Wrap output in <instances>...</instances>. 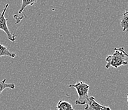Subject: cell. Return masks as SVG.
Wrapping results in <instances>:
<instances>
[{
	"instance_id": "cell-1",
	"label": "cell",
	"mask_w": 128,
	"mask_h": 110,
	"mask_svg": "<svg viewBox=\"0 0 128 110\" xmlns=\"http://www.w3.org/2000/svg\"><path fill=\"white\" fill-rule=\"evenodd\" d=\"M114 54L111 55H108L106 58V61L107 64L106 68L108 69L110 67L115 68H118L122 66H125L128 64L126 57L125 54L119 49V48H114Z\"/></svg>"
},
{
	"instance_id": "cell-2",
	"label": "cell",
	"mask_w": 128,
	"mask_h": 110,
	"mask_svg": "<svg viewBox=\"0 0 128 110\" xmlns=\"http://www.w3.org/2000/svg\"><path fill=\"white\" fill-rule=\"evenodd\" d=\"M89 85L87 83L83 82H77L73 85H68V87L75 88L77 91V94L78 95V98L75 101L76 105H87L90 97H89Z\"/></svg>"
},
{
	"instance_id": "cell-3",
	"label": "cell",
	"mask_w": 128,
	"mask_h": 110,
	"mask_svg": "<svg viewBox=\"0 0 128 110\" xmlns=\"http://www.w3.org/2000/svg\"><path fill=\"white\" fill-rule=\"evenodd\" d=\"M8 4H6L3 12H0V30H2V31H4V33H6V36H7L8 39L10 41H12V42H15L17 35L15 33H12L10 32L7 25L8 18H6L5 17V13L6 11L7 8H8Z\"/></svg>"
},
{
	"instance_id": "cell-4",
	"label": "cell",
	"mask_w": 128,
	"mask_h": 110,
	"mask_svg": "<svg viewBox=\"0 0 128 110\" xmlns=\"http://www.w3.org/2000/svg\"><path fill=\"white\" fill-rule=\"evenodd\" d=\"M86 110H111L109 106H105L100 105L96 101L94 97L91 96L89 98V101L85 108Z\"/></svg>"
},
{
	"instance_id": "cell-5",
	"label": "cell",
	"mask_w": 128,
	"mask_h": 110,
	"mask_svg": "<svg viewBox=\"0 0 128 110\" xmlns=\"http://www.w3.org/2000/svg\"><path fill=\"white\" fill-rule=\"evenodd\" d=\"M56 109L58 110H75L73 105L68 101L60 100L57 104Z\"/></svg>"
},
{
	"instance_id": "cell-6",
	"label": "cell",
	"mask_w": 128,
	"mask_h": 110,
	"mask_svg": "<svg viewBox=\"0 0 128 110\" xmlns=\"http://www.w3.org/2000/svg\"><path fill=\"white\" fill-rule=\"evenodd\" d=\"M3 56H8L11 58H15L16 57V54L10 52L5 46L0 44V57Z\"/></svg>"
},
{
	"instance_id": "cell-7",
	"label": "cell",
	"mask_w": 128,
	"mask_h": 110,
	"mask_svg": "<svg viewBox=\"0 0 128 110\" xmlns=\"http://www.w3.org/2000/svg\"><path fill=\"white\" fill-rule=\"evenodd\" d=\"M37 2L36 0H23L22 1V4L21 8L20 9V10L18 11V14H22V13L24 15V17H26L25 13H24V10L27 6H32L34 3H36Z\"/></svg>"
},
{
	"instance_id": "cell-8",
	"label": "cell",
	"mask_w": 128,
	"mask_h": 110,
	"mask_svg": "<svg viewBox=\"0 0 128 110\" xmlns=\"http://www.w3.org/2000/svg\"><path fill=\"white\" fill-rule=\"evenodd\" d=\"M120 25L124 32L128 30V10H126L121 18Z\"/></svg>"
},
{
	"instance_id": "cell-9",
	"label": "cell",
	"mask_w": 128,
	"mask_h": 110,
	"mask_svg": "<svg viewBox=\"0 0 128 110\" xmlns=\"http://www.w3.org/2000/svg\"><path fill=\"white\" fill-rule=\"evenodd\" d=\"M14 89L16 88V85L14 83H7L6 79H4L2 81H0V94L3 92V90L6 89Z\"/></svg>"
},
{
	"instance_id": "cell-10",
	"label": "cell",
	"mask_w": 128,
	"mask_h": 110,
	"mask_svg": "<svg viewBox=\"0 0 128 110\" xmlns=\"http://www.w3.org/2000/svg\"><path fill=\"white\" fill-rule=\"evenodd\" d=\"M14 18L16 20V24L20 22V21H21V20L23 19V18H24V17H20L18 15H15L14 16Z\"/></svg>"
},
{
	"instance_id": "cell-11",
	"label": "cell",
	"mask_w": 128,
	"mask_h": 110,
	"mask_svg": "<svg viewBox=\"0 0 128 110\" xmlns=\"http://www.w3.org/2000/svg\"><path fill=\"white\" fill-rule=\"evenodd\" d=\"M119 49L120 50L122 51V52L124 53V54H125V55H126V56L128 58V54H127V53L126 52V51L124 50V47H120V48H119Z\"/></svg>"
},
{
	"instance_id": "cell-12",
	"label": "cell",
	"mask_w": 128,
	"mask_h": 110,
	"mask_svg": "<svg viewBox=\"0 0 128 110\" xmlns=\"http://www.w3.org/2000/svg\"></svg>"
},
{
	"instance_id": "cell-13",
	"label": "cell",
	"mask_w": 128,
	"mask_h": 110,
	"mask_svg": "<svg viewBox=\"0 0 128 110\" xmlns=\"http://www.w3.org/2000/svg\"></svg>"
},
{
	"instance_id": "cell-14",
	"label": "cell",
	"mask_w": 128,
	"mask_h": 110,
	"mask_svg": "<svg viewBox=\"0 0 128 110\" xmlns=\"http://www.w3.org/2000/svg\"></svg>"
}]
</instances>
